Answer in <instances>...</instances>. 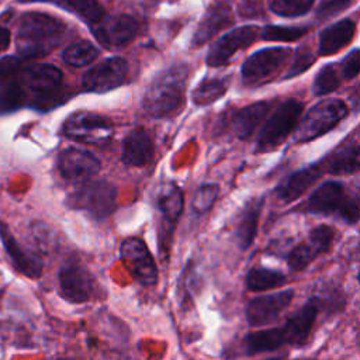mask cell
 Here are the masks:
<instances>
[{
    "mask_svg": "<svg viewBox=\"0 0 360 360\" xmlns=\"http://www.w3.org/2000/svg\"><path fill=\"white\" fill-rule=\"evenodd\" d=\"M10 39H11V34H10L8 28L0 25V53L8 48Z\"/></svg>",
    "mask_w": 360,
    "mask_h": 360,
    "instance_id": "ab89813d",
    "label": "cell"
},
{
    "mask_svg": "<svg viewBox=\"0 0 360 360\" xmlns=\"http://www.w3.org/2000/svg\"><path fill=\"white\" fill-rule=\"evenodd\" d=\"M319 311V300L311 298L304 307L294 312L281 328L252 332L243 339V349L248 354L273 352L284 345H302L314 326Z\"/></svg>",
    "mask_w": 360,
    "mask_h": 360,
    "instance_id": "6da1fadb",
    "label": "cell"
},
{
    "mask_svg": "<svg viewBox=\"0 0 360 360\" xmlns=\"http://www.w3.org/2000/svg\"><path fill=\"white\" fill-rule=\"evenodd\" d=\"M219 193V187L217 184H205L200 187L191 201V207L197 214L207 212L215 202Z\"/></svg>",
    "mask_w": 360,
    "mask_h": 360,
    "instance_id": "d590c367",
    "label": "cell"
},
{
    "mask_svg": "<svg viewBox=\"0 0 360 360\" xmlns=\"http://www.w3.org/2000/svg\"><path fill=\"white\" fill-rule=\"evenodd\" d=\"M349 114L347 105L338 98H328L311 107L297 124L292 135L297 143L309 142L332 131Z\"/></svg>",
    "mask_w": 360,
    "mask_h": 360,
    "instance_id": "5b68a950",
    "label": "cell"
},
{
    "mask_svg": "<svg viewBox=\"0 0 360 360\" xmlns=\"http://www.w3.org/2000/svg\"><path fill=\"white\" fill-rule=\"evenodd\" d=\"M340 84L338 68L333 63L322 66L314 80V93L316 96H325L336 90Z\"/></svg>",
    "mask_w": 360,
    "mask_h": 360,
    "instance_id": "836d02e7",
    "label": "cell"
},
{
    "mask_svg": "<svg viewBox=\"0 0 360 360\" xmlns=\"http://www.w3.org/2000/svg\"><path fill=\"white\" fill-rule=\"evenodd\" d=\"M359 283H360V273H359Z\"/></svg>",
    "mask_w": 360,
    "mask_h": 360,
    "instance_id": "60d3db41",
    "label": "cell"
},
{
    "mask_svg": "<svg viewBox=\"0 0 360 360\" xmlns=\"http://www.w3.org/2000/svg\"><path fill=\"white\" fill-rule=\"evenodd\" d=\"M158 207L165 222L173 226V224H176L181 215L184 207V197L180 187L174 183L165 184L158 193Z\"/></svg>",
    "mask_w": 360,
    "mask_h": 360,
    "instance_id": "f1b7e54d",
    "label": "cell"
},
{
    "mask_svg": "<svg viewBox=\"0 0 360 360\" xmlns=\"http://www.w3.org/2000/svg\"><path fill=\"white\" fill-rule=\"evenodd\" d=\"M273 101H257L239 110L232 120V128L235 135L240 139L249 138L264 121L267 112L273 108Z\"/></svg>",
    "mask_w": 360,
    "mask_h": 360,
    "instance_id": "d4e9b609",
    "label": "cell"
},
{
    "mask_svg": "<svg viewBox=\"0 0 360 360\" xmlns=\"http://www.w3.org/2000/svg\"><path fill=\"white\" fill-rule=\"evenodd\" d=\"M60 295L73 304L87 302L96 295V280L79 262H66L58 274Z\"/></svg>",
    "mask_w": 360,
    "mask_h": 360,
    "instance_id": "7c38bea8",
    "label": "cell"
},
{
    "mask_svg": "<svg viewBox=\"0 0 360 360\" xmlns=\"http://www.w3.org/2000/svg\"><path fill=\"white\" fill-rule=\"evenodd\" d=\"M262 205H263V198H256L249 201L245 210L242 211V215L239 218L236 232H235L238 246L242 250L248 249L255 240V236L257 233V224H259Z\"/></svg>",
    "mask_w": 360,
    "mask_h": 360,
    "instance_id": "83f0119b",
    "label": "cell"
},
{
    "mask_svg": "<svg viewBox=\"0 0 360 360\" xmlns=\"http://www.w3.org/2000/svg\"><path fill=\"white\" fill-rule=\"evenodd\" d=\"M314 62H315V55L308 48L300 46L294 53L292 63H291L290 69L287 70V73L284 75V79H291V77L301 75L302 72L309 69Z\"/></svg>",
    "mask_w": 360,
    "mask_h": 360,
    "instance_id": "8d00e7d4",
    "label": "cell"
},
{
    "mask_svg": "<svg viewBox=\"0 0 360 360\" xmlns=\"http://www.w3.org/2000/svg\"><path fill=\"white\" fill-rule=\"evenodd\" d=\"M188 69L173 65L159 73L145 91L142 107L149 117L163 118L177 112L184 103Z\"/></svg>",
    "mask_w": 360,
    "mask_h": 360,
    "instance_id": "3957f363",
    "label": "cell"
},
{
    "mask_svg": "<svg viewBox=\"0 0 360 360\" xmlns=\"http://www.w3.org/2000/svg\"><path fill=\"white\" fill-rule=\"evenodd\" d=\"M356 34V22L350 18H343L319 34V45L318 53L321 56H329L339 52L347 44L352 42Z\"/></svg>",
    "mask_w": 360,
    "mask_h": 360,
    "instance_id": "cb8c5ba5",
    "label": "cell"
},
{
    "mask_svg": "<svg viewBox=\"0 0 360 360\" xmlns=\"http://www.w3.org/2000/svg\"><path fill=\"white\" fill-rule=\"evenodd\" d=\"M356 0H321L316 8V15L319 20L332 18L345 10H347Z\"/></svg>",
    "mask_w": 360,
    "mask_h": 360,
    "instance_id": "74e56055",
    "label": "cell"
},
{
    "mask_svg": "<svg viewBox=\"0 0 360 360\" xmlns=\"http://www.w3.org/2000/svg\"><path fill=\"white\" fill-rule=\"evenodd\" d=\"M302 110L304 105L297 98L283 101L263 124L259 132L257 152H270L278 148L294 132L301 120Z\"/></svg>",
    "mask_w": 360,
    "mask_h": 360,
    "instance_id": "8992f818",
    "label": "cell"
},
{
    "mask_svg": "<svg viewBox=\"0 0 360 360\" xmlns=\"http://www.w3.org/2000/svg\"><path fill=\"white\" fill-rule=\"evenodd\" d=\"M128 65L125 59L112 56L90 68L82 79L83 89L93 93L110 91L125 82Z\"/></svg>",
    "mask_w": 360,
    "mask_h": 360,
    "instance_id": "2e32d148",
    "label": "cell"
},
{
    "mask_svg": "<svg viewBox=\"0 0 360 360\" xmlns=\"http://www.w3.org/2000/svg\"><path fill=\"white\" fill-rule=\"evenodd\" d=\"M323 172V165L319 162L290 174L274 191L277 201L281 204H288L297 200L321 177Z\"/></svg>",
    "mask_w": 360,
    "mask_h": 360,
    "instance_id": "7402d4cb",
    "label": "cell"
},
{
    "mask_svg": "<svg viewBox=\"0 0 360 360\" xmlns=\"http://www.w3.org/2000/svg\"><path fill=\"white\" fill-rule=\"evenodd\" d=\"M69 205L87 212L96 219H103L117 207V188L107 180H89L70 195Z\"/></svg>",
    "mask_w": 360,
    "mask_h": 360,
    "instance_id": "52a82bcc",
    "label": "cell"
},
{
    "mask_svg": "<svg viewBox=\"0 0 360 360\" xmlns=\"http://www.w3.org/2000/svg\"><path fill=\"white\" fill-rule=\"evenodd\" d=\"M96 39L108 49H118L128 45L138 34V21L127 14L104 15L90 27Z\"/></svg>",
    "mask_w": 360,
    "mask_h": 360,
    "instance_id": "5bb4252c",
    "label": "cell"
},
{
    "mask_svg": "<svg viewBox=\"0 0 360 360\" xmlns=\"http://www.w3.org/2000/svg\"><path fill=\"white\" fill-rule=\"evenodd\" d=\"M20 3H51L83 20L89 27L98 22L105 14L97 0H18Z\"/></svg>",
    "mask_w": 360,
    "mask_h": 360,
    "instance_id": "484cf974",
    "label": "cell"
},
{
    "mask_svg": "<svg viewBox=\"0 0 360 360\" xmlns=\"http://www.w3.org/2000/svg\"><path fill=\"white\" fill-rule=\"evenodd\" d=\"M309 31V27L305 25H266L260 31V38L264 41H283L291 42L304 37Z\"/></svg>",
    "mask_w": 360,
    "mask_h": 360,
    "instance_id": "d6a6232c",
    "label": "cell"
},
{
    "mask_svg": "<svg viewBox=\"0 0 360 360\" xmlns=\"http://www.w3.org/2000/svg\"><path fill=\"white\" fill-rule=\"evenodd\" d=\"M292 297V290H284L273 294L259 295L250 300L246 307V319L249 325L264 326L274 322L278 315L290 305Z\"/></svg>",
    "mask_w": 360,
    "mask_h": 360,
    "instance_id": "d6986e66",
    "label": "cell"
},
{
    "mask_svg": "<svg viewBox=\"0 0 360 360\" xmlns=\"http://www.w3.org/2000/svg\"><path fill=\"white\" fill-rule=\"evenodd\" d=\"M120 255L127 270L138 283L143 285H152L158 281L156 263L142 239H125L121 243Z\"/></svg>",
    "mask_w": 360,
    "mask_h": 360,
    "instance_id": "4fadbf2b",
    "label": "cell"
},
{
    "mask_svg": "<svg viewBox=\"0 0 360 360\" xmlns=\"http://www.w3.org/2000/svg\"><path fill=\"white\" fill-rule=\"evenodd\" d=\"M24 80L30 97V105L37 108L58 100L62 84V72L49 63H31L24 66Z\"/></svg>",
    "mask_w": 360,
    "mask_h": 360,
    "instance_id": "30bf717a",
    "label": "cell"
},
{
    "mask_svg": "<svg viewBox=\"0 0 360 360\" xmlns=\"http://www.w3.org/2000/svg\"><path fill=\"white\" fill-rule=\"evenodd\" d=\"M0 239L3 242L4 250L8 255L14 267L31 278H38L42 273L41 257L30 249H25L10 232L8 226L0 222Z\"/></svg>",
    "mask_w": 360,
    "mask_h": 360,
    "instance_id": "44dd1931",
    "label": "cell"
},
{
    "mask_svg": "<svg viewBox=\"0 0 360 360\" xmlns=\"http://www.w3.org/2000/svg\"><path fill=\"white\" fill-rule=\"evenodd\" d=\"M335 232L328 225H319L308 233L307 239L300 245L288 256V266L294 271H301L307 269L319 255L329 250L333 242Z\"/></svg>",
    "mask_w": 360,
    "mask_h": 360,
    "instance_id": "ac0fdd59",
    "label": "cell"
},
{
    "mask_svg": "<svg viewBox=\"0 0 360 360\" xmlns=\"http://www.w3.org/2000/svg\"><path fill=\"white\" fill-rule=\"evenodd\" d=\"M98 56V49L89 41H79L69 45L63 51V60L75 68H82L91 63Z\"/></svg>",
    "mask_w": 360,
    "mask_h": 360,
    "instance_id": "1f68e13d",
    "label": "cell"
},
{
    "mask_svg": "<svg viewBox=\"0 0 360 360\" xmlns=\"http://www.w3.org/2000/svg\"><path fill=\"white\" fill-rule=\"evenodd\" d=\"M315 0H270V10L281 17H300L307 14Z\"/></svg>",
    "mask_w": 360,
    "mask_h": 360,
    "instance_id": "e575fe53",
    "label": "cell"
},
{
    "mask_svg": "<svg viewBox=\"0 0 360 360\" xmlns=\"http://www.w3.org/2000/svg\"><path fill=\"white\" fill-rule=\"evenodd\" d=\"M63 134L77 142L87 145H105L114 134L112 122L100 114L79 111L72 114L63 125Z\"/></svg>",
    "mask_w": 360,
    "mask_h": 360,
    "instance_id": "8fae6325",
    "label": "cell"
},
{
    "mask_svg": "<svg viewBox=\"0 0 360 360\" xmlns=\"http://www.w3.org/2000/svg\"><path fill=\"white\" fill-rule=\"evenodd\" d=\"M323 170L329 174H350L360 170V146L346 145L336 149L322 160Z\"/></svg>",
    "mask_w": 360,
    "mask_h": 360,
    "instance_id": "4316f807",
    "label": "cell"
},
{
    "mask_svg": "<svg viewBox=\"0 0 360 360\" xmlns=\"http://www.w3.org/2000/svg\"><path fill=\"white\" fill-rule=\"evenodd\" d=\"M66 25L59 18L31 11L18 20L15 46L22 58H42L58 48L65 37Z\"/></svg>",
    "mask_w": 360,
    "mask_h": 360,
    "instance_id": "7a4b0ae2",
    "label": "cell"
},
{
    "mask_svg": "<svg viewBox=\"0 0 360 360\" xmlns=\"http://www.w3.org/2000/svg\"><path fill=\"white\" fill-rule=\"evenodd\" d=\"M226 77H207L193 90L191 98L197 105H207L221 98L228 90Z\"/></svg>",
    "mask_w": 360,
    "mask_h": 360,
    "instance_id": "f546056e",
    "label": "cell"
},
{
    "mask_svg": "<svg viewBox=\"0 0 360 360\" xmlns=\"http://www.w3.org/2000/svg\"><path fill=\"white\" fill-rule=\"evenodd\" d=\"M284 283L285 276L283 273L266 267H253L246 276V287L250 291H266L280 287Z\"/></svg>",
    "mask_w": 360,
    "mask_h": 360,
    "instance_id": "4dcf8cb0",
    "label": "cell"
},
{
    "mask_svg": "<svg viewBox=\"0 0 360 360\" xmlns=\"http://www.w3.org/2000/svg\"><path fill=\"white\" fill-rule=\"evenodd\" d=\"M340 72L346 80H352L360 73V49H353L345 56L340 63Z\"/></svg>",
    "mask_w": 360,
    "mask_h": 360,
    "instance_id": "f35d334b",
    "label": "cell"
},
{
    "mask_svg": "<svg viewBox=\"0 0 360 360\" xmlns=\"http://www.w3.org/2000/svg\"><path fill=\"white\" fill-rule=\"evenodd\" d=\"M24 66L25 62L15 56L0 59V114L11 112L30 104Z\"/></svg>",
    "mask_w": 360,
    "mask_h": 360,
    "instance_id": "9c48e42d",
    "label": "cell"
},
{
    "mask_svg": "<svg viewBox=\"0 0 360 360\" xmlns=\"http://www.w3.org/2000/svg\"><path fill=\"white\" fill-rule=\"evenodd\" d=\"M257 37H260V30L256 25L233 28L211 45L205 59L207 65L212 68L226 65L236 52L250 46Z\"/></svg>",
    "mask_w": 360,
    "mask_h": 360,
    "instance_id": "9a60e30c",
    "label": "cell"
},
{
    "mask_svg": "<svg viewBox=\"0 0 360 360\" xmlns=\"http://www.w3.org/2000/svg\"><path fill=\"white\" fill-rule=\"evenodd\" d=\"M291 55L292 51L283 46L264 48L252 53L240 69L243 83L248 86H262L271 82L287 65Z\"/></svg>",
    "mask_w": 360,
    "mask_h": 360,
    "instance_id": "ba28073f",
    "label": "cell"
},
{
    "mask_svg": "<svg viewBox=\"0 0 360 360\" xmlns=\"http://www.w3.org/2000/svg\"><path fill=\"white\" fill-rule=\"evenodd\" d=\"M305 211L335 215L347 224H354L360 218V200L342 183L326 181L311 194Z\"/></svg>",
    "mask_w": 360,
    "mask_h": 360,
    "instance_id": "277c9868",
    "label": "cell"
},
{
    "mask_svg": "<svg viewBox=\"0 0 360 360\" xmlns=\"http://www.w3.org/2000/svg\"><path fill=\"white\" fill-rule=\"evenodd\" d=\"M233 24V13L232 7L225 0H217L210 4L205 10L197 30L191 38V46H201L214 38L222 30L231 27Z\"/></svg>",
    "mask_w": 360,
    "mask_h": 360,
    "instance_id": "ffe728a7",
    "label": "cell"
},
{
    "mask_svg": "<svg viewBox=\"0 0 360 360\" xmlns=\"http://www.w3.org/2000/svg\"><path fill=\"white\" fill-rule=\"evenodd\" d=\"M58 167L60 176L76 184L91 180L100 170V160L89 150L79 148H68L60 152Z\"/></svg>",
    "mask_w": 360,
    "mask_h": 360,
    "instance_id": "e0dca14e",
    "label": "cell"
},
{
    "mask_svg": "<svg viewBox=\"0 0 360 360\" xmlns=\"http://www.w3.org/2000/svg\"><path fill=\"white\" fill-rule=\"evenodd\" d=\"M153 141L145 128L132 129L122 142L121 159L127 166L141 167L148 165L153 158Z\"/></svg>",
    "mask_w": 360,
    "mask_h": 360,
    "instance_id": "603a6c76",
    "label": "cell"
}]
</instances>
